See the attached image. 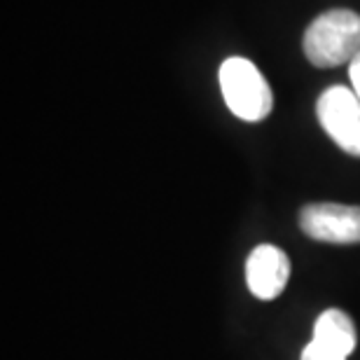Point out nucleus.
Masks as SVG:
<instances>
[{
  "mask_svg": "<svg viewBox=\"0 0 360 360\" xmlns=\"http://www.w3.org/2000/svg\"><path fill=\"white\" fill-rule=\"evenodd\" d=\"M304 54L319 68L351 63L360 54V14L354 10H328L304 31Z\"/></svg>",
  "mask_w": 360,
  "mask_h": 360,
  "instance_id": "nucleus-1",
  "label": "nucleus"
},
{
  "mask_svg": "<svg viewBox=\"0 0 360 360\" xmlns=\"http://www.w3.org/2000/svg\"><path fill=\"white\" fill-rule=\"evenodd\" d=\"M220 89L227 108L243 122H262L274 108V94L264 75L243 56L222 61Z\"/></svg>",
  "mask_w": 360,
  "mask_h": 360,
  "instance_id": "nucleus-2",
  "label": "nucleus"
},
{
  "mask_svg": "<svg viewBox=\"0 0 360 360\" xmlns=\"http://www.w3.org/2000/svg\"><path fill=\"white\" fill-rule=\"evenodd\" d=\"M316 115L323 131L344 153L360 157V98L354 89H347L342 84L326 89L316 103Z\"/></svg>",
  "mask_w": 360,
  "mask_h": 360,
  "instance_id": "nucleus-3",
  "label": "nucleus"
},
{
  "mask_svg": "<svg viewBox=\"0 0 360 360\" xmlns=\"http://www.w3.org/2000/svg\"><path fill=\"white\" fill-rule=\"evenodd\" d=\"M300 229L323 243H360V206L309 204L300 211Z\"/></svg>",
  "mask_w": 360,
  "mask_h": 360,
  "instance_id": "nucleus-4",
  "label": "nucleus"
},
{
  "mask_svg": "<svg viewBox=\"0 0 360 360\" xmlns=\"http://www.w3.org/2000/svg\"><path fill=\"white\" fill-rule=\"evenodd\" d=\"M288 278H290V260L283 250L271 243H260L253 248L246 260V281L248 290L257 300H276L285 290Z\"/></svg>",
  "mask_w": 360,
  "mask_h": 360,
  "instance_id": "nucleus-5",
  "label": "nucleus"
},
{
  "mask_svg": "<svg viewBox=\"0 0 360 360\" xmlns=\"http://www.w3.org/2000/svg\"><path fill=\"white\" fill-rule=\"evenodd\" d=\"M314 342H319L323 347H328L330 351H335V354L349 358L354 354L356 342H358L354 321L344 311H340V309H328V311H323L319 319H316Z\"/></svg>",
  "mask_w": 360,
  "mask_h": 360,
  "instance_id": "nucleus-6",
  "label": "nucleus"
},
{
  "mask_svg": "<svg viewBox=\"0 0 360 360\" xmlns=\"http://www.w3.org/2000/svg\"><path fill=\"white\" fill-rule=\"evenodd\" d=\"M302 360H347V358L335 354V351H330L328 347H323V344L311 340L304 347V351H302Z\"/></svg>",
  "mask_w": 360,
  "mask_h": 360,
  "instance_id": "nucleus-7",
  "label": "nucleus"
},
{
  "mask_svg": "<svg viewBox=\"0 0 360 360\" xmlns=\"http://www.w3.org/2000/svg\"><path fill=\"white\" fill-rule=\"evenodd\" d=\"M349 77H351V87H354L356 96L360 98V54L349 63Z\"/></svg>",
  "mask_w": 360,
  "mask_h": 360,
  "instance_id": "nucleus-8",
  "label": "nucleus"
}]
</instances>
